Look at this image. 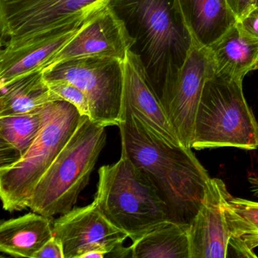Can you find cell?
<instances>
[{"label":"cell","mask_w":258,"mask_h":258,"mask_svg":"<svg viewBox=\"0 0 258 258\" xmlns=\"http://www.w3.org/2000/svg\"><path fill=\"white\" fill-rule=\"evenodd\" d=\"M117 126L121 150L152 179L173 221L188 226L203 203L211 179L208 172L191 149L164 141L125 107Z\"/></svg>","instance_id":"cell-1"},{"label":"cell","mask_w":258,"mask_h":258,"mask_svg":"<svg viewBox=\"0 0 258 258\" xmlns=\"http://www.w3.org/2000/svg\"><path fill=\"white\" fill-rule=\"evenodd\" d=\"M136 40L148 79L162 103L177 84L196 41L177 0H111Z\"/></svg>","instance_id":"cell-2"},{"label":"cell","mask_w":258,"mask_h":258,"mask_svg":"<svg viewBox=\"0 0 258 258\" xmlns=\"http://www.w3.org/2000/svg\"><path fill=\"white\" fill-rule=\"evenodd\" d=\"M94 201L107 219L133 241L162 223L173 221L152 179L123 150L117 162L99 168Z\"/></svg>","instance_id":"cell-3"},{"label":"cell","mask_w":258,"mask_h":258,"mask_svg":"<svg viewBox=\"0 0 258 258\" xmlns=\"http://www.w3.org/2000/svg\"><path fill=\"white\" fill-rule=\"evenodd\" d=\"M106 126L84 116L79 126L42 176L29 208L46 217L73 209L106 143Z\"/></svg>","instance_id":"cell-4"},{"label":"cell","mask_w":258,"mask_h":258,"mask_svg":"<svg viewBox=\"0 0 258 258\" xmlns=\"http://www.w3.org/2000/svg\"><path fill=\"white\" fill-rule=\"evenodd\" d=\"M258 148V123L247 105L242 81L214 72L205 82L195 120L191 149Z\"/></svg>","instance_id":"cell-5"},{"label":"cell","mask_w":258,"mask_h":258,"mask_svg":"<svg viewBox=\"0 0 258 258\" xmlns=\"http://www.w3.org/2000/svg\"><path fill=\"white\" fill-rule=\"evenodd\" d=\"M44 124L17 162L0 167V198L9 212L29 208L34 188L76 131L84 116L67 101L45 106Z\"/></svg>","instance_id":"cell-6"},{"label":"cell","mask_w":258,"mask_h":258,"mask_svg":"<svg viewBox=\"0 0 258 258\" xmlns=\"http://www.w3.org/2000/svg\"><path fill=\"white\" fill-rule=\"evenodd\" d=\"M123 61L110 58H83L43 70L46 81L64 80L88 99L90 118L102 126H118L123 114Z\"/></svg>","instance_id":"cell-7"},{"label":"cell","mask_w":258,"mask_h":258,"mask_svg":"<svg viewBox=\"0 0 258 258\" xmlns=\"http://www.w3.org/2000/svg\"><path fill=\"white\" fill-rule=\"evenodd\" d=\"M111 0H0L1 44L87 19Z\"/></svg>","instance_id":"cell-8"},{"label":"cell","mask_w":258,"mask_h":258,"mask_svg":"<svg viewBox=\"0 0 258 258\" xmlns=\"http://www.w3.org/2000/svg\"><path fill=\"white\" fill-rule=\"evenodd\" d=\"M53 232L62 244L64 258L107 257L128 238L107 219L95 201L54 220Z\"/></svg>","instance_id":"cell-9"},{"label":"cell","mask_w":258,"mask_h":258,"mask_svg":"<svg viewBox=\"0 0 258 258\" xmlns=\"http://www.w3.org/2000/svg\"><path fill=\"white\" fill-rule=\"evenodd\" d=\"M135 43L123 21L108 4L84 22L46 69L83 58H110L123 61Z\"/></svg>","instance_id":"cell-10"},{"label":"cell","mask_w":258,"mask_h":258,"mask_svg":"<svg viewBox=\"0 0 258 258\" xmlns=\"http://www.w3.org/2000/svg\"><path fill=\"white\" fill-rule=\"evenodd\" d=\"M215 72L209 48L195 43L176 87L161 103L182 146L191 149L195 120L207 80Z\"/></svg>","instance_id":"cell-11"},{"label":"cell","mask_w":258,"mask_h":258,"mask_svg":"<svg viewBox=\"0 0 258 258\" xmlns=\"http://www.w3.org/2000/svg\"><path fill=\"white\" fill-rule=\"evenodd\" d=\"M87 19H78L31 38L1 44L0 86L43 72Z\"/></svg>","instance_id":"cell-12"},{"label":"cell","mask_w":258,"mask_h":258,"mask_svg":"<svg viewBox=\"0 0 258 258\" xmlns=\"http://www.w3.org/2000/svg\"><path fill=\"white\" fill-rule=\"evenodd\" d=\"M228 193L223 180L211 178L202 207L188 225L190 258L227 257L230 235L223 204Z\"/></svg>","instance_id":"cell-13"},{"label":"cell","mask_w":258,"mask_h":258,"mask_svg":"<svg viewBox=\"0 0 258 258\" xmlns=\"http://www.w3.org/2000/svg\"><path fill=\"white\" fill-rule=\"evenodd\" d=\"M123 66V107L164 141L182 146L148 79L140 57L129 51Z\"/></svg>","instance_id":"cell-14"},{"label":"cell","mask_w":258,"mask_h":258,"mask_svg":"<svg viewBox=\"0 0 258 258\" xmlns=\"http://www.w3.org/2000/svg\"><path fill=\"white\" fill-rule=\"evenodd\" d=\"M195 41L210 47L236 24L227 0H177Z\"/></svg>","instance_id":"cell-15"},{"label":"cell","mask_w":258,"mask_h":258,"mask_svg":"<svg viewBox=\"0 0 258 258\" xmlns=\"http://www.w3.org/2000/svg\"><path fill=\"white\" fill-rule=\"evenodd\" d=\"M50 217L37 213L3 222L0 226V250L16 257L34 258L54 236Z\"/></svg>","instance_id":"cell-16"},{"label":"cell","mask_w":258,"mask_h":258,"mask_svg":"<svg viewBox=\"0 0 258 258\" xmlns=\"http://www.w3.org/2000/svg\"><path fill=\"white\" fill-rule=\"evenodd\" d=\"M208 48L216 74L242 81L258 69V39L246 35L236 25Z\"/></svg>","instance_id":"cell-17"},{"label":"cell","mask_w":258,"mask_h":258,"mask_svg":"<svg viewBox=\"0 0 258 258\" xmlns=\"http://www.w3.org/2000/svg\"><path fill=\"white\" fill-rule=\"evenodd\" d=\"M0 117L34 112L55 101L62 100L37 72L0 86Z\"/></svg>","instance_id":"cell-18"},{"label":"cell","mask_w":258,"mask_h":258,"mask_svg":"<svg viewBox=\"0 0 258 258\" xmlns=\"http://www.w3.org/2000/svg\"><path fill=\"white\" fill-rule=\"evenodd\" d=\"M44 108L0 117V167L17 162L35 141L44 124Z\"/></svg>","instance_id":"cell-19"},{"label":"cell","mask_w":258,"mask_h":258,"mask_svg":"<svg viewBox=\"0 0 258 258\" xmlns=\"http://www.w3.org/2000/svg\"><path fill=\"white\" fill-rule=\"evenodd\" d=\"M223 208L230 235L229 247L235 256L256 257L253 249L258 247V202L228 193Z\"/></svg>","instance_id":"cell-20"},{"label":"cell","mask_w":258,"mask_h":258,"mask_svg":"<svg viewBox=\"0 0 258 258\" xmlns=\"http://www.w3.org/2000/svg\"><path fill=\"white\" fill-rule=\"evenodd\" d=\"M188 226L167 221L131 244L134 258H190Z\"/></svg>","instance_id":"cell-21"},{"label":"cell","mask_w":258,"mask_h":258,"mask_svg":"<svg viewBox=\"0 0 258 258\" xmlns=\"http://www.w3.org/2000/svg\"><path fill=\"white\" fill-rule=\"evenodd\" d=\"M46 81L50 90L61 99L75 105L83 116L90 117L88 99L81 89L64 80H49Z\"/></svg>","instance_id":"cell-22"},{"label":"cell","mask_w":258,"mask_h":258,"mask_svg":"<svg viewBox=\"0 0 258 258\" xmlns=\"http://www.w3.org/2000/svg\"><path fill=\"white\" fill-rule=\"evenodd\" d=\"M235 25L246 35L258 39V7H255L246 16L237 21Z\"/></svg>","instance_id":"cell-23"},{"label":"cell","mask_w":258,"mask_h":258,"mask_svg":"<svg viewBox=\"0 0 258 258\" xmlns=\"http://www.w3.org/2000/svg\"><path fill=\"white\" fill-rule=\"evenodd\" d=\"M34 258H64L61 241L54 235L39 250Z\"/></svg>","instance_id":"cell-24"},{"label":"cell","mask_w":258,"mask_h":258,"mask_svg":"<svg viewBox=\"0 0 258 258\" xmlns=\"http://www.w3.org/2000/svg\"><path fill=\"white\" fill-rule=\"evenodd\" d=\"M227 2L238 21L256 7L257 0H227Z\"/></svg>","instance_id":"cell-25"},{"label":"cell","mask_w":258,"mask_h":258,"mask_svg":"<svg viewBox=\"0 0 258 258\" xmlns=\"http://www.w3.org/2000/svg\"><path fill=\"white\" fill-rule=\"evenodd\" d=\"M256 7H258V0H257V3H256Z\"/></svg>","instance_id":"cell-26"}]
</instances>
